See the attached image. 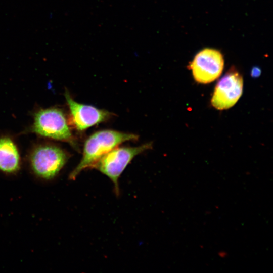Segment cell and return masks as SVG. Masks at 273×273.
I'll list each match as a JSON object with an SVG mask.
<instances>
[{
	"label": "cell",
	"mask_w": 273,
	"mask_h": 273,
	"mask_svg": "<svg viewBox=\"0 0 273 273\" xmlns=\"http://www.w3.org/2000/svg\"><path fill=\"white\" fill-rule=\"evenodd\" d=\"M189 67L197 82L209 83L221 74L224 67L223 57L216 49L205 48L195 56Z\"/></svg>",
	"instance_id": "obj_5"
},
{
	"label": "cell",
	"mask_w": 273,
	"mask_h": 273,
	"mask_svg": "<svg viewBox=\"0 0 273 273\" xmlns=\"http://www.w3.org/2000/svg\"><path fill=\"white\" fill-rule=\"evenodd\" d=\"M243 80L241 74L233 67L218 81L211 99L212 106L224 110L233 106L243 92Z\"/></svg>",
	"instance_id": "obj_6"
},
{
	"label": "cell",
	"mask_w": 273,
	"mask_h": 273,
	"mask_svg": "<svg viewBox=\"0 0 273 273\" xmlns=\"http://www.w3.org/2000/svg\"><path fill=\"white\" fill-rule=\"evenodd\" d=\"M64 96L69 109L71 124L78 131H83L105 122L114 115L108 111L75 101L67 90H65Z\"/></svg>",
	"instance_id": "obj_7"
},
{
	"label": "cell",
	"mask_w": 273,
	"mask_h": 273,
	"mask_svg": "<svg viewBox=\"0 0 273 273\" xmlns=\"http://www.w3.org/2000/svg\"><path fill=\"white\" fill-rule=\"evenodd\" d=\"M69 155L58 146L44 144L34 148L29 157V163L33 174L46 180L54 179L66 164Z\"/></svg>",
	"instance_id": "obj_2"
},
{
	"label": "cell",
	"mask_w": 273,
	"mask_h": 273,
	"mask_svg": "<svg viewBox=\"0 0 273 273\" xmlns=\"http://www.w3.org/2000/svg\"><path fill=\"white\" fill-rule=\"evenodd\" d=\"M260 69L258 67H254L251 71V75L253 77H257L260 74Z\"/></svg>",
	"instance_id": "obj_9"
},
{
	"label": "cell",
	"mask_w": 273,
	"mask_h": 273,
	"mask_svg": "<svg viewBox=\"0 0 273 273\" xmlns=\"http://www.w3.org/2000/svg\"><path fill=\"white\" fill-rule=\"evenodd\" d=\"M20 165L19 152L13 141L7 136L0 138V171L13 174L19 170Z\"/></svg>",
	"instance_id": "obj_8"
},
{
	"label": "cell",
	"mask_w": 273,
	"mask_h": 273,
	"mask_svg": "<svg viewBox=\"0 0 273 273\" xmlns=\"http://www.w3.org/2000/svg\"><path fill=\"white\" fill-rule=\"evenodd\" d=\"M152 148L148 143L136 147H116L102 157L92 167L108 176L113 183L116 194H119L118 178L133 158Z\"/></svg>",
	"instance_id": "obj_4"
},
{
	"label": "cell",
	"mask_w": 273,
	"mask_h": 273,
	"mask_svg": "<svg viewBox=\"0 0 273 273\" xmlns=\"http://www.w3.org/2000/svg\"><path fill=\"white\" fill-rule=\"evenodd\" d=\"M136 134L111 129L98 131L90 135L85 141L82 158L69 174L71 180H74L81 171L93 165L104 155L121 143L135 141Z\"/></svg>",
	"instance_id": "obj_1"
},
{
	"label": "cell",
	"mask_w": 273,
	"mask_h": 273,
	"mask_svg": "<svg viewBox=\"0 0 273 273\" xmlns=\"http://www.w3.org/2000/svg\"><path fill=\"white\" fill-rule=\"evenodd\" d=\"M30 131L42 136L76 145L66 117L58 108L41 109L36 112Z\"/></svg>",
	"instance_id": "obj_3"
}]
</instances>
